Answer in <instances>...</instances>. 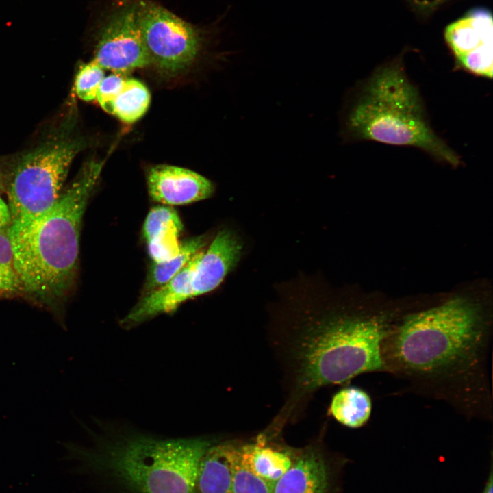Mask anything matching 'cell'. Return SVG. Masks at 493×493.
Listing matches in <instances>:
<instances>
[{"instance_id":"cell-1","label":"cell","mask_w":493,"mask_h":493,"mask_svg":"<svg viewBox=\"0 0 493 493\" xmlns=\"http://www.w3.org/2000/svg\"><path fill=\"white\" fill-rule=\"evenodd\" d=\"M491 337L483 307L464 296L393 320L381 349L385 372L467 413L488 412Z\"/></svg>"},{"instance_id":"cell-2","label":"cell","mask_w":493,"mask_h":493,"mask_svg":"<svg viewBox=\"0 0 493 493\" xmlns=\"http://www.w3.org/2000/svg\"><path fill=\"white\" fill-rule=\"evenodd\" d=\"M393 320L385 312L309 307L275 323L268 335L285 403L273 423L281 428L295 420L324 386L385 372L382 344Z\"/></svg>"},{"instance_id":"cell-3","label":"cell","mask_w":493,"mask_h":493,"mask_svg":"<svg viewBox=\"0 0 493 493\" xmlns=\"http://www.w3.org/2000/svg\"><path fill=\"white\" fill-rule=\"evenodd\" d=\"M102 166L88 162L47 212L25 226L8 228L22 296L55 314L75 281L83 216Z\"/></svg>"},{"instance_id":"cell-4","label":"cell","mask_w":493,"mask_h":493,"mask_svg":"<svg viewBox=\"0 0 493 493\" xmlns=\"http://www.w3.org/2000/svg\"><path fill=\"white\" fill-rule=\"evenodd\" d=\"M92 436V447L64 443L65 458L120 493H195L200 459L214 443L203 438H158L136 433Z\"/></svg>"},{"instance_id":"cell-5","label":"cell","mask_w":493,"mask_h":493,"mask_svg":"<svg viewBox=\"0 0 493 493\" xmlns=\"http://www.w3.org/2000/svg\"><path fill=\"white\" fill-rule=\"evenodd\" d=\"M344 137L418 148L453 167L459 157L432 129L417 88L405 72L401 56L377 67L347 104Z\"/></svg>"},{"instance_id":"cell-6","label":"cell","mask_w":493,"mask_h":493,"mask_svg":"<svg viewBox=\"0 0 493 493\" xmlns=\"http://www.w3.org/2000/svg\"><path fill=\"white\" fill-rule=\"evenodd\" d=\"M71 129L66 123L18 160L7 188L9 227L30 223L58 201L71 164L84 144L71 135Z\"/></svg>"},{"instance_id":"cell-7","label":"cell","mask_w":493,"mask_h":493,"mask_svg":"<svg viewBox=\"0 0 493 493\" xmlns=\"http://www.w3.org/2000/svg\"><path fill=\"white\" fill-rule=\"evenodd\" d=\"M138 20L151 63L160 69L175 73L195 59L201 39L189 23L161 6L142 3Z\"/></svg>"},{"instance_id":"cell-8","label":"cell","mask_w":493,"mask_h":493,"mask_svg":"<svg viewBox=\"0 0 493 493\" xmlns=\"http://www.w3.org/2000/svg\"><path fill=\"white\" fill-rule=\"evenodd\" d=\"M94 60L103 69L123 74L151 64L139 25L138 4L125 6L111 17Z\"/></svg>"},{"instance_id":"cell-9","label":"cell","mask_w":493,"mask_h":493,"mask_svg":"<svg viewBox=\"0 0 493 493\" xmlns=\"http://www.w3.org/2000/svg\"><path fill=\"white\" fill-rule=\"evenodd\" d=\"M444 38L456 66L491 79L493 71V21L490 11L475 8L450 23Z\"/></svg>"},{"instance_id":"cell-10","label":"cell","mask_w":493,"mask_h":493,"mask_svg":"<svg viewBox=\"0 0 493 493\" xmlns=\"http://www.w3.org/2000/svg\"><path fill=\"white\" fill-rule=\"evenodd\" d=\"M151 199L161 205H183L210 198L214 192L213 183L187 168L157 165L147 175Z\"/></svg>"},{"instance_id":"cell-11","label":"cell","mask_w":493,"mask_h":493,"mask_svg":"<svg viewBox=\"0 0 493 493\" xmlns=\"http://www.w3.org/2000/svg\"><path fill=\"white\" fill-rule=\"evenodd\" d=\"M203 249L197 252L168 282L142 295L137 304L121 321V325L125 328L135 327L158 315L171 313L184 302L194 298L193 275Z\"/></svg>"},{"instance_id":"cell-12","label":"cell","mask_w":493,"mask_h":493,"mask_svg":"<svg viewBox=\"0 0 493 493\" xmlns=\"http://www.w3.org/2000/svg\"><path fill=\"white\" fill-rule=\"evenodd\" d=\"M242 244L229 229L219 231L207 249H203L194 269L193 297L216 289L238 262Z\"/></svg>"},{"instance_id":"cell-13","label":"cell","mask_w":493,"mask_h":493,"mask_svg":"<svg viewBox=\"0 0 493 493\" xmlns=\"http://www.w3.org/2000/svg\"><path fill=\"white\" fill-rule=\"evenodd\" d=\"M329 478L323 455L311 446L296 454L290 468L274 485L273 493H328Z\"/></svg>"},{"instance_id":"cell-14","label":"cell","mask_w":493,"mask_h":493,"mask_svg":"<svg viewBox=\"0 0 493 493\" xmlns=\"http://www.w3.org/2000/svg\"><path fill=\"white\" fill-rule=\"evenodd\" d=\"M182 229L181 220L172 206L159 205L149 210L143 223L142 235L153 262L165 261L179 253Z\"/></svg>"},{"instance_id":"cell-15","label":"cell","mask_w":493,"mask_h":493,"mask_svg":"<svg viewBox=\"0 0 493 493\" xmlns=\"http://www.w3.org/2000/svg\"><path fill=\"white\" fill-rule=\"evenodd\" d=\"M239 454L246 467L273 485L290 468L296 455L288 449L268 444L264 433L253 442L239 445Z\"/></svg>"},{"instance_id":"cell-16","label":"cell","mask_w":493,"mask_h":493,"mask_svg":"<svg viewBox=\"0 0 493 493\" xmlns=\"http://www.w3.org/2000/svg\"><path fill=\"white\" fill-rule=\"evenodd\" d=\"M233 446L214 443L206 450L199 464L195 493H232Z\"/></svg>"},{"instance_id":"cell-17","label":"cell","mask_w":493,"mask_h":493,"mask_svg":"<svg viewBox=\"0 0 493 493\" xmlns=\"http://www.w3.org/2000/svg\"><path fill=\"white\" fill-rule=\"evenodd\" d=\"M372 407L371 398L366 392L356 387H348L334 394L329 412L344 426L359 428L368 421Z\"/></svg>"},{"instance_id":"cell-18","label":"cell","mask_w":493,"mask_h":493,"mask_svg":"<svg viewBox=\"0 0 493 493\" xmlns=\"http://www.w3.org/2000/svg\"><path fill=\"white\" fill-rule=\"evenodd\" d=\"M205 244V236L192 237L181 242L180 250L176 255L163 262H152L147 275L142 295L168 282Z\"/></svg>"},{"instance_id":"cell-19","label":"cell","mask_w":493,"mask_h":493,"mask_svg":"<svg viewBox=\"0 0 493 493\" xmlns=\"http://www.w3.org/2000/svg\"><path fill=\"white\" fill-rule=\"evenodd\" d=\"M150 101V92L143 83L126 79L115 101L114 114L125 123H134L147 112Z\"/></svg>"},{"instance_id":"cell-20","label":"cell","mask_w":493,"mask_h":493,"mask_svg":"<svg viewBox=\"0 0 493 493\" xmlns=\"http://www.w3.org/2000/svg\"><path fill=\"white\" fill-rule=\"evenodd\" d=\"M22 296L21 280L8 229H0V298Z\"/></svg>"},{"instance_id":"cell-21","label":"cell","mask_w":493,"mask_h":493,"mask_svg":"<svg viewBox=\"0 0 493 493\" xmlns=\"http://www.w3.org/2000/svg\"><path fill=\"white\" fill-rule=\"evenodd\" d=\"M232 493H273L274 485L256 475L242 462L239 445L231 451Z\"/></svg>"},{"instance_id":"cell-22","label":"cell","mask_w":493,"mask_h":493,"mask_svg":"<svg viewBox=\"0 0 493 493\" xmlns=\"http://www.w3.org/2000/svg\"><path fill=\"white\" fill-rule=\"evenodd\" d=\"M103 77V69L94 60L84 65L79 71L75 80L77 96L85 101L96 99Z\"/></svg>"},{"instance_id":"cell-23","label":"cell","mask_w":493,"mask_h":493,"mask_svg":"<svg viewBox=\"0 0 493 493\" xmlns=\"http://www.w3.org/2000/svg\"><path fill=\"white\" fill-rule=\"evenodd\" d=\"M125 79L123 73H114L101 81L96 99L107 113L114 114L115 101Z\"/></svg>"},{"instance_id":"cell-24","label":"cell","mask_w":493,"mask_h":493,"mask_svg":"<svg viewBox=\"0 0 493 493\" xmlns=\"http://www.w3.org/2000/svg\"><path fill=\"white\" fill-rule=\"evenodd\" d=\"M413 8L422 13H429L451 0H407Z\"/></svg>"},{"instance_id":"cell-25","label":"cell","mask_w":493,"mask_h":493,"mask_svg":"<svg viewBox=\"0 0 493 493\" xmlns=\"http://www.w3.org/2000/svg\"><path fill=\"white\" fill-rule=\"evenodd\" d=\"M11 223L7 203L0 197V229H8Z\"/></svg>"},{"instance_id":"cell-26","label":"cell","mask_w":493,"mask_h":493,"mask_svg":"<svg viewBox=\"0 0 493 493\" xmlns=\"http://www.w3.org/2000/svg\"><path fill=\"white\" fill-rule=\"evenodd\" d=\"M482 493H493V475H492V464L491 461L490 472L485 483V485Z\"/></svg>"}]
</instances>
